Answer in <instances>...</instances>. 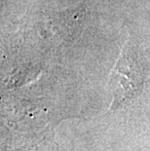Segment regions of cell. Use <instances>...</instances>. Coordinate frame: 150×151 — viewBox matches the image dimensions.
<instances>
[{"label":"cell","instance_id":"cell-1","mask_svg":"<svg viewBox=\"0 0 150 151\" xmlns=\"http://www.w3.org/2000/svg\"><path fill=\"white\" fill-rule=\"evenodd\" d=\"M144 74L133 54L131 47L126 45L118 60L111 77V88L116 105L131 99L138 94L143 84Z\"/></svg>","mask_w":150,"mask_h":151}]
</instances>
